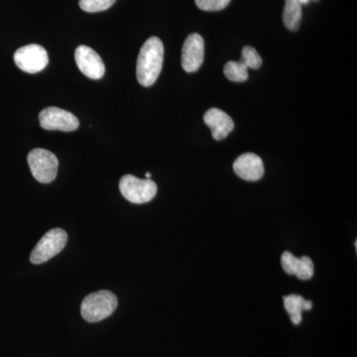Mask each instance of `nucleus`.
Masks as SVG:
<instances>
[{
    "label": "nucleus",
    "mask_w": 357,
    "mask_h": 357,
    "mask_svg": "<svg viewBox=\"0 0 357 357\" xmlns=\"http://www.w3.org/2000/svg\"><path fill=\"white\" fill-rule=\"evenodd\" d=\"M314 262L312 261L311 258L302 256L299 258L295 276L300 280H310L314 276Z\"/></svg>",
    "instance_id": "obj_17"
},
{
    "label": "nucleus",
    "mask_w": 357,
    "mask_h": 357,
    "mask_svg": "<svg viewBox=\"0 0 357 357\" xmlns=\"http://www.w3.org/2000/svg\"><path fill=\"white\" fill-rule=\"evenodd\" d=\"M41 128L46 130L74 131L79 128V119L74 114L59 107H50L39 114Z\"/></svg>",
    "instance_id": "obj_7"
},
{
    "label": "nucleus",
    "mask_w": 357,
    "mask_h": 357,
    "mask_svg": "<svg viewBox=\"0 0 357 357\" xmlns=\"http://www.w3.org/2000/svg\"><path fill=\"white\" fill-rule=\"evenodd\" d=\"M204 123L211 128L213 139L222 140L234 130V122L222 109H211L204 114Z\"/></svg>",
    "instance_id": "obj_11"
},
{
    "label": "nucleus",
    "mask_w": 357,
    "mask_h": 357,
    "mask_svg": "<svg viewBox=\"0 0 357 357\" xmlns=\"http://www.w3.org/2000/svg\"><path fill=\"white\" fill-rule=\"evenodd\" d=\"M229 2L230 0H196L197 6L204 11L222 10Z\"/></svg>",
    "instance_id": "obj_18"
},
{
    "label": "nucleus",
    "mask_w": 357,
    "mask_h": 357,
    "mask_svg": "<svg viewBox=\"0 0 357 357\" xmlns=\"http://www.w3.org/2000/svg\"><path fill=\"white\" fill-rule=\"evenodd\" d=\"M302 7L300 0H285L283 21L287 29L295 31L299 28L302 20Z\"/></svg>",
    "instance_id": "obj_13"
},
{
    "label": "nucleus",
    "mask_w": 357,
    "mask_h": 357,
    "mask_svg": "<svg viewBox=\"0 0 357 357\" xmlns=\"http://www.w3.org/2000/svg\"><path fill=\"white\" fill-rule=\"evenodd\" d=\"M241 61L248 69L257 70L261 67L262 59L253 47L245 46L241 53Z\"/></svg>",
    "instance_id": "obj_16"
},
{
    "label": "nucleus",
    "mask_w": 357,
    "mask_h": 357,
    "mask_svg": "<svg viewBox=\"0 0 357 357\" xmlns=\"http://www.w3.org/2000/svg\"><path fill=\"white\" fill-rule=\"evenodd\" d=\"M75 59L79 70L89 79H102L105 75V63L93 49L81 45L77 48Z\"/></svg>",
    "instance_id": "obj_8"
},
{
    "label": "nucleus",
    "mask_w": 357,
    "mask_h": 357,
    "mask_svg": "<svg viewBox=\"0 0 357 357\" xmlns=\"http://www.w3.org/2000/svg\"><path fill=\"white\" fill-rule=\"evenodd\" d=\"M14 62L23 72L36 74L48 65V53L40 45H26L15 52Z\"/></svg>",
    "instance_id": "obj_6"
},
{
    "label": "nucleus",
    "mask_w": 357,
    "mask_h": 357,
    "mask_svg": "<svg viewBox=\"0 0 357 357\" xmlns=\"http://www.w3.org/2000/svg\"><path fill=\"white\" fill-rule=\"evenodd\" d=\"M145 176H146V178H151V174H150V173H146V175H145Z\"/></svg>",
    "instance_id": "obj_21"
},
{
    "label": "nucleus",
    "mask_w": 357,
    "mask_h": 357,
    "mask_svg": "<svg viewBox=\"0 0 357 357\" xmlns=\"http://www.w3.org/2000/svg\"><path fill=\"white\" fill-rule=\"evenodd\" d=\"M310 1H312V0H300L301 3H302V6H306V4L309 3Z\"/></svg>",
    "instance_id": "obj_20"
},
{
    "label": "nucleus",
    "mask_w": 357,
    "mask_h": 357,
    "mask_svg": "<svg viewBox=\"0 0 357 357\" xmlns=\"http://www.w3.org/2000/svg\"><path fill=\"white\" fill-rule=\"evenodd\" d=\"M298 262H299V257H296L295 255L289 252V251H285L281 256L282 267H283L284 271L289 275H294L295 276Z\"/></svg>",
    "instance_id": "obj_19"
},
{
    "label": "nucleus",
    "mask_w": 357,
    "mask_h": 357,
    "mask_svg": "<svg viewBox=\"0 0 357 357\" xmlns=\"http://www.w3.org/2000/svg\"><path fill=\"white\" fill-rule=\"evenodd\" d=\"M164 46L158 37H150L141 47L136 65V76L143 86H152L163 67Z\"/></svg>",
    "instance_id": "obj_1"
},
{
    "label": "nucleus",
    "mask_w": 357,
    "mask_h": 357,
    "mask_svg": "<svg viewBox=\"0 0 357 357\" xmlns=\"http://www.w3.org/2000/svg\"><path fill=\"white\" fill-rule=\"evenodd\" d=\"M68 234L64 229H53L45 234L33 249L30 261L33 264H42L59 255L65 248Z\"/></svg>",
    "instance_id": "obj_4"
},
{
    "label": "nucleus",
    "mask_w": 357,
    "mask_h": 357,
    "mask_svg": "<svg viewBox=\"0 0 357 357\" xmlns=\"http://www.w3.org/2000/svg\"><path fill=\"white\" fill-rule=\"evenodd\" d=\"M116 0H79V7L86 13H100L114 6Z\"/></svg>",
    "instance_id": "obj_15"
},
{
    "label": "nucleus",
    "mask_w": 357,
    "mask_h": 357,
    "mask_svg": "<svg viewBox=\"0 0 357 357\" xmlns=\"http://www.w3.org/2000/svg\"><path fill=\"white\" fill-rule=\"evenodd\" d=\"M28 165L32 176L40 183L49 184L57 177L59 161L57 157L46 149L32 150L28 154Z\"/></svg>",
    "instance_id": "obj_3"
},
{
    "label": "nucleus",
    "mask_w": 357,
    "mask_h": 357,
    "mask_svg": "<svg viewBox=\"0 0 357 357\" xmlns=\"http://www.w3.org/2000/svg\"><path fill=\"white\" fill-rule=\"evenodd\" d=\"M116 296L110 291L102 290L91 293L82 302L81 314L89 323H98L109 318L116 310Z\"/></svg>",
    "instance_id": "obj_2"
},
{
    "label": "nucleus",
    "mask_w": 357,
    "mask_h": 357,
    "mask_svg": "<svg viewBox=\"0 0 357 357\" xmlns=\"http://www.w3.org/2000/svg\"><path fill=\"white\" fill-rule=\"evenodd\" d=\"M223 73L229 81L234 82V83L245 82L248 77V68L241 60L237 61V62L230 61L227 63Z\"/></svg>",
    "instance_id": "obj_14"
},
{
    "label": "nucleus",
    "mask_w": 357,
    "mask_h": 357,
    "mask_svg": "<svg viewBox=\"0 0 357 357\" xmlns=\"http://www.w3.org/2000/svg\"><path fill=\"white\" fill-rule=\"evenodd\" d=\"M119 190L122 196L132 204H145L152 201L157 194V185L150 178H139L126 175L121 178Z\"/></svg>",
    "instance_id": "obj_5"
},
{
    "label": "nucleus",
    "mask_w": 357,
    "mask_h": 357,
    "mask_svg": "<svg viewBox=\"0 0 357 357\" xmlns=\"http://www.w3.org/2000/svg\"><path fill=\"white\" fill-rule=\"evenodd\" d=\"M234 170L238 177L250 182L260 180L264 175V165L261 158L253 153L239 156L234 162Z\"/></svg>",
    "instance_id": "obj_10"
},
{
    "label": "nucleus",
    "mask_w": 357,
    "mask_h": 357,
    "mask_svg": "<svg viewBox=\"0 0 357 357\" xmlns=\"http://www.w3.org/2000/svg\"><path fill=\"white\" fill-rule=\"evenodd\" d=\"M284 307L294 325L298 326L302 321V312L312 310V303L311 301L305 300L302 296L292 294L284 297Z\"/></svg>",
    "instance_id": "obj_12"
},
{
    "label": "nucleus",
    "mask_w": 357,
    "mask_h": 357,
    "mask_svg": "<svg viewBox=\"0 0 357 357\" xmlns=\"http://www.w3.org/2000/svg\"><path fill=\"white\" fill-rule=\"evenodd\" d=\"M204 57V41L197 33L189 35L182 49V67L188 73L197 72L201 68Z\"/></svg>",
    "instance_id": "obj_9"
}]
</instances>
